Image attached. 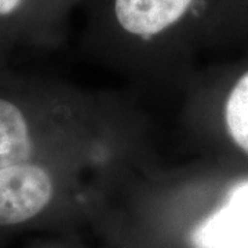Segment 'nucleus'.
<instances>
[{
    "mask_svg": "<svg viewBox=\"0 0 248 248\" xmlns=\"http://www.w3.org/2000/svg\"><path fill=\"white\" fill-rule=\"evenodd\" d=\"M223 116L231 140L248 156V71L240 76L231 90Z\"/></svg>",
    "mask_w": 248,
    "mask_h": 248,
    "instance_id": "nucleus-5",
    "label": "nucleus"
},
{
    "mask_svg": "<svg viewBox=\"0 0 248 248\" xmlns=\"http://www.w3.org/2000/svg\"><path fill=\"white\" fill-rule=\"evenodd\" d=\"M31 0H0V28H6L18 24L19 17L28 9Z\"/></svg>",
    "mask_w": 248,
    "mask_h": 248,
    "instance_id": "nucleus-7",
    "label": "nucleus"
},
{
    "mask_svg": "<svg viewBox=\"0 0 248 248\" xmlns=\"http://www.w3.org/2000/svg\"><path fill=\"white\" fill-rule=\"evenodd\" d=\"M195 248H248V179L228 190L222 203L196 225Z\"/></svg>",
    "mask_w": 248,
    "mask_h": 248,
    "instance_id": "nucleus-3",
    "label": "nucleus"
},
{
    "mask_svg": "<svg viewBox=\"0 0 248 248\" xmlns=\"http://www.w3.org/2000/svg\"><path fill=\"white\" fill-rule=\"evenodd\" d=\"M75 0H35V24L47 31L61 22V17Z\"/></svg>",
    "mask_w": 248,
    "mask_h": 248,
    "instance_id": "nucleus-6",
    "label": "nucleus"
},
{
    "mask_svg": "<svg viewBox=\"0 0 248 248\" xmlns=\"http://www.w3.org/2000/svg\"><path fill=\"white\" fill-rule=\"evenodd\" d=\"M29 104L0 94V169L39 160V138Z\"/></svg>",
    "mask_w": 248,
    "mask_h": 248,
    "instance_id": "nucleus-4",
    "label": "nucleus"
},
{
    "mask_svg": "<svg viewBox=\"0 0 248 248\" xmlns=\"http://www.w3.org/2000/svg\"><path fill=\"white\" fill-rule=\"evenodd\" d=\"M53 174L39 160L0 169V228L36 219L53 202Z\"/></svg>",
    "mask_w": 248,
    "mask_h": 248,
    "instance_id": "nucleus-2",
    "label": "nucleus"
},
{
    "mask_svg": "<svg viewBox=\"0 0 248 248\" xmlns=\"http://www.w3.org/2000/svg\"><path fill=\"white\" fill-rule=\"evenodd\" d=\"M202 0H95L102 36L124 46H163L185 32Z\"/></svg>",
    "mask_w": 248,
    "mask_h": 248,
    "instance_id": "nucleus-1",
    "label": "nucleus"
}]
</instances>
